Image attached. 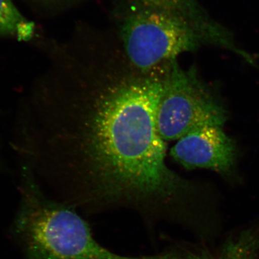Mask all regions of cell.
Listing matches in <instances>:
<instances>
[{
    "label": "cell",
    "mask_w": 259,
    "mask_h": 259,
    "mask_svg": "<svg viewBox=\"0 0 259 259\" xmlns=\"http://www.w3.org/2000/svg\"><path fill=\"white\" fill-rule=\"evenodd\" d=\"M55 58L20 104L13 144L19 163L80 213L125 209L151 231L190 229L201 190L168 166L156 126L170 68L141 72L111 30L82 26Z\"/></svg>",
    "instance_id": "6da1fadb"
},
{
    "label": "cell",
    "mask_w": 259,
    "mask_h": 259,
    "mask_svg": "<svg viewBox=\"0 0 259 259\" xmlns=\"http://www.w3.org/2000/svg\"><path fill=\"white\" fill-rule=\"evenodd\" d=\"M110 29L131 66L144 74L164 71L185 53L215 47L255 64L230 29L199 0H117Z\"/></svg>",
    "instance_id": "7a4b0ae2"
},
{
    "label": "cell",
    "mask_w": 259,
    "mask_h": 259,
    "mask_svg": "<svg viewBox=\"0 0 259 259\" xmlns=\"http://www.w3.org/2000/svg\"><path fill=\"white\" fill-rule=\"evenodd\" d=\"M19 166L21 200L13 233L26 259H181L173 248L139 256L108 249L95 239L79 211L47 197L30 170Z\"/></svg>",
    "instance_id": "3957f363"
},
{
    "label": "cell",
    "mask_w": 259,
    "mask_h": 259,
    "mask_svg": "<svg viewBox=\"0 0 259 259\" xmlns=\"http://www.w3.org/2000/svg\"><path fill=\"white\" fill-rule=\"evenodd\" d=\"M228 112L218 94L199 76L197 67L185 69L176 61L168 69L156 109L158 134L177 141L201 126H223Z\"/></svg>",
    "instance_id": "277c9868"
},
{
    "label": "cell",
    "mask_w": 259,
    "mask_h": 259,
    "mask_svg": "<svg viewBox=\"0 0 259 259\" xmlns=\"http://www.w3.org/2000/svg\"><path fill=\"white\" fill-rule=\"evenodd\" d=\"M169 155L187 169L206 168L231 177L236 165L237 149L222 126L207 125L194 129L177 141Z\"/></svg>",
    "instance_id": "5b68a950"
},
{
    "label": "cell",
    "mask_w": 259,
    "mask_h": 259,
    "mask_svg": "<svg viewBox=\"0 0 259 259\" xmlns=\"http://www.w3.org/2000/svg\"><path fill=\"white\" fill-rule=\"evenodd\" d=\"M192 259H259V221L230 235L214 253L194 250Z\"/></svg>",
    "instance_id": "8992f818"
},
{
    "label": "cell",
    "mask_w": 259,
    "mask_h": 259,
    "mask_svg": "<svg viewBox=\"0 0 259 259\" xmlns=\"http://www.w3.org/2000/svg\"><path fill=\"white\" fill-rule=\"evenodd\" d=\"M35 25L17 9L11 0H0V34L28 41L35 34Z\"/></svg>",
    "instance_id": "52a82bcc"
},
{
    "label": "cell",
    "mask_w": 259,
    "mask_h": 259,
    "mask_svg": "<svg viewBox=\"0 0 259 259\" xmlns=\"http://www.w3.org/2000/svg\"><path fill=\"white\" fill-rule=\"evenodd\" d=\"M4 150V141H3V136L0 134V170L7 167L6 161L5 159Z\"/></svg>",
    "instance_id": "ba28073f"
},
{
    "label": "cell",
    "mask_w": 259,
    "mask_h": 259,
    "mask_svg": "<svg viewBox=\"0 0 259 259\" xmlns=\"http://www.w3.org/2000/svg\"><path fill=\"white\" fill-rule=\"evenodd\" d=\"M47 1L58 2V3H67V4H76V3L81 2V0H47Z\"/></svg>",
    "instance_id": "9c48e42d"
}]
</instances>
